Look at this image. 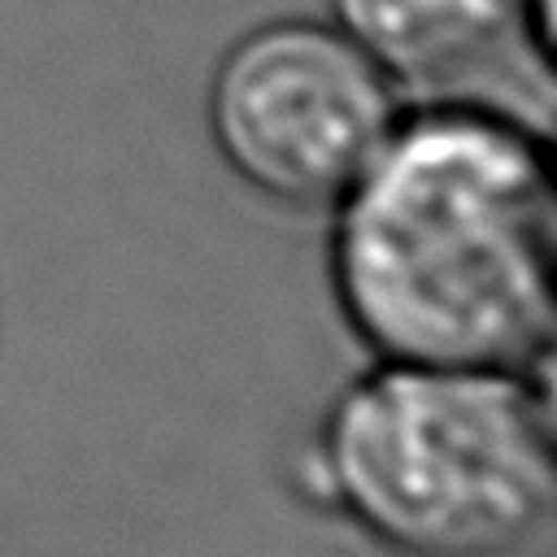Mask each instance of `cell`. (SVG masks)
I'll return each mask as SVG.
<instances>
[{
    "label": "cell",
    "instance_id": "cell-1",
    "mask_svg": "<svg viewBox=\"0 0 557 557\" xmlns=\"http://www.w3.org/2000/svg\"><path fill=\"white\" fill-rule=\"evenodd\" d=\"M331 292L379 361L540 374L557 331V187L496 104H418L335 196Z\"/></svg>",
    "mask_w": 557,
    "mask_h": 557
},
{
    "label": "cell",
    "instance_id": "cell-2",
    "mask_svg": "<svg viewBox=\"0 0 557 557\" xmlns=\"http://www.w3.org/2000/svg\"><path fill=\"white\" fill-rule=\"evenodd\" d=\"M300 487L383 557H527L557 505L544 374L379 361L322 409Z\"/></svg>",
    "mask_w": 557,
    "mask_h": 557
},
{
    "label": "cell",
    "instance_id": "cell-3",
    "mask_svg": "<svg viewBox=\"0 0 557 557\" xmlns=\"http://www.w3.org/2000/svg\"><path fill=\"white\" fill-rule=\"evenodd\" d=\"M392 78L335 22L278 17L244 30L213 65V148L257 196L322 209L400 117Z\"/></svg>",
    "mask_w": 557,
    "mask_h": 557
},
{
    "label": "cell",
    "instance_id": "cell-4",
    "mask_svg": "<svg viewBox=\"0 0 557 557\" xmlns=\"http://www.w3.org/2000/svg\"><path fill=\"white\" fill-rule=\"evenodd\" d=\"M335 26L422 104H548L553 0H331Z\"/></svg>",
    "mask_w": 557,
    "mask_h": 557
}]
</instances>
